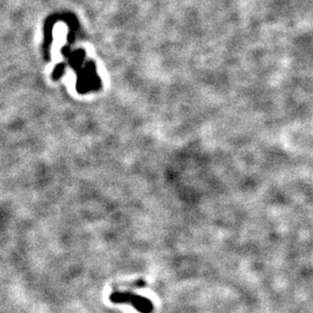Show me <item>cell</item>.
Segmentation results:
<instances>
[{
  "mask_svg": "<svg viewBox=\"0 0 313 313\" xmlns=\"http://www.w3.org/2000/svg\"><path fill=\"white\" fill-rule=\"evenodd\" d=\"M109 299L115 304L131 305L139 313H152L154 310V305L151 300L130 292H113Z\"/></svg>",
  "mask_w": 313,
  "mask_h": 313,
  "instance_id": "obj_1",
  "label": "cell"
}]
</instances>
